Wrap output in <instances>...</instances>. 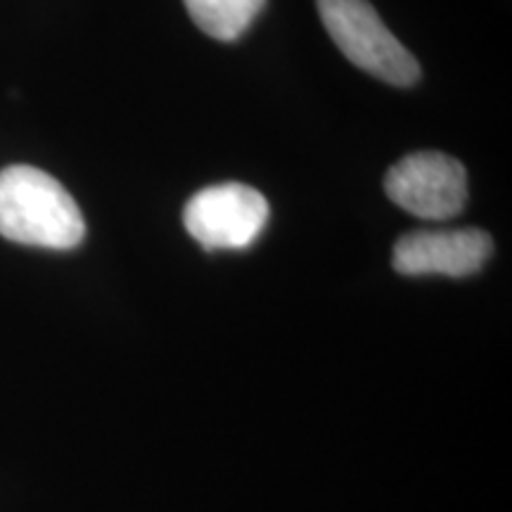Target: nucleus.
Segmentation results:
<instances>
[{"label":"nucleus","instance_id":"nucleus-4","mask_svg":"<svg viewBox=\"0 0 512 512\" xmlns=\"http://www.w3.org/2000/svg\"><path fill=\"white\" fill-rule=\"evenodd\" d=\"M384 192L418 219H453L467 202L465 166L444 152H413L387 171Z\"/></svg>","mask_w":512,"mask_h":512},{"label":"nucleus","instance_id":"nucleus-5","mask_svg":"<svg viewBox=\"0 0 512 512\" xmlns=\"http://www.w3.org/2000/svg\"><path fill=\"white\" fill-rule=\"evenodd\" d=\"M494 252L491 235L479 228L415 230L394 245L392 264L401 275L467 278L482 271Z\"/></svg>","mask_w":512,"mask_h":512},{"label":"nucleus","instance_id":"nucleus-3","mask_svg":"<svg viewBox=\"0 0 512 512\" xmlns=\"http://www.w3.org/2000/svg\"><path fill=\"white\" fill-rule=\"evenodd\" d=\"M266 197L242 183L211 185L190 197L183 223L197 245L207 252L245 249L259 238L268 223Z\"/></svg>","mask_w":512,"mask_h":512},{"label":"nucleus","instance_id":"nucleus-6","mask_svg":"<svg viewBox=\"0 0 512 512\" xmlns=\"http://www.w3.org/2000/svg\"><path fill=\"white\" fill-rule=\"evenodd\" d=\"M192 22L216 41H238L261 15L266 0H183Z\"/></svg>","mask_w":512,"mask_h":512},{"label":"nucleus","instance_id":"nucleus-1","mask_svg":"<svg viewBox=\"0 0 512 512\" xmlns=\"http://www.w3.org/2000/svg\"><path fill=\"white\" fill-rule=\"evenodd\" d=\"M0 235L43 249H74L86 221L67 188L36 166L15 164L0 171Z\"/></svg>","mask_w":512,"mask_h":512},{"label":"nucleus","instance_id":"nucleus-2","mask_svg":"<svg viewBox=\"0 0 512 512\" xmlns=\"http://www.w3.org/2000/svg\"><path fill=\"white\" fill-rule=\"evenodd\" d=\"M325 31L358 69L392 86H413L420 64L408 48L384 27L368 0H318Z\"/></svg>","mask_w":512,"mask_h":512}]
</instances>
